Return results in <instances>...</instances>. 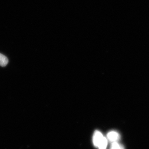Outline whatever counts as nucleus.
Wrapping results in <instances>:
<instances>
[{"instance_id":"1","label":"nucleus","mask_w":149,"mask_h":149,"mask_svg":"<svg viewBox=\"0 0 149 149\" xmlns=\"http://www.w3.org/2000/svg\"><path fill=\"white\" fill-rule=\"evenodd\" d=\"M93 143L99 149H106L108 141L106 138L103 136L100 131H96L93 136Z\"/></svg>"},{"instance_id":"2","label":"nucleus","mask_w":149,"mask_h":149,"mask_svg":"<svg viewBox=\"0 0 149 149\" xmlns=\"http://www.w3.org/2000/svg\"><path fill=\"white\" fill-rule=\"evenodd\" d=\"M107 138L109 141L113 142H116L119 139V135L118 133L111 131L107 135Z\"/></svg>"},{"instance_id":"3","label":"nucleus","mask_w":149,"mask_h":149,"mask_svg":"<svg viewBox=\"0 0 149 149\" xmlns=\"http://www.w3.org/2000/svg\"><path fill=\"white\" fill-rule=\"evenodd\" d=\"M8 63V58L1 54L0 53V66L1 67H5Z\"/></svg>"},{"instance_id":"4","label":"nucleus","mask_w":149,"mask_h":149,"mask_svg":"<svg viewBox=\"0 0 149 149\" xmlns=\"http://www.w3.org/2000/svg\"><path fill=\"white\" fill-rule=\"evenodd\" d=\"M110 149H124L122 145H120L117 142H114L112 144Z\"/></svg>"}]
</instances>
